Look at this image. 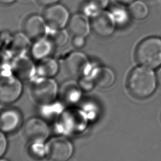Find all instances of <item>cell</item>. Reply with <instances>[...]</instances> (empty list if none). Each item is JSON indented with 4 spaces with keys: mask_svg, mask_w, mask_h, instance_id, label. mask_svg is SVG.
<instances>
[{
    "mask_svg": "<svg viewBox=\"0 0 161 161\" xmlns=\"http://www.w3.org/2000/svg\"><path fill=\"white\" fill-rule=\"evenodd\" d=\"M21 134L29 143H45L50 135L47 123L42 118L33 117L27 119L23 125Z\"/></svg>",
    "mask_w": 161,
    "mask_h": 161,
    "instance_id": "obj_8",
    "label": "cell"
},
{
    "mask_svg": "<svg viewBox=\"0 0 161 161\" xmlns=\"http://www.w3.org/2000/svg\"><path fill=\"white\" fill-rule=\"evenodd\" d=\"M82 92V91L80 88L77 82L71 80L62 84L58 91V94L62 101L69 104H72L77 103L80 100Z\"/></svg>",
    "mask_w": 161,
    "mask_h": 161,
    "instance_id": "obj_16",
    "label": "cell"
},
{
    "mask_svg": "<svg viewBox=\"0 0 161 161\" xmlns=\"http://www.w3.org/2000/svg\"><path fill=\"white\" fill-rule=\"evenodd\" d=\"M42 5H52L57 3L59 0H37Z\"/></svg>",
    "mask_w": 161,
    "mask_h": 161,
    "instance_id": "obj_28",
    "label": "cell"
},
{
    "mask_svg": "<svg viewBox=\"0 0 161 161\" xmlns=\"http://www.w3.org/2000/svg\"><path fill=\"white\" fill-rule=\"evenodd\" d=\"M157 79L151 69L140 66L130 72L127 79V88L131 96L137 99H146L155 91Z\"/></svg>",
    "mask_w": 161,
    "mask_h": 161,
    "instance_id": "obj_1",
    "label": "cell"
},
{
    "mask_svg": "<svg viewBox=\"0 0 161 161\" xmlns=\"http://www.w3.org/2000/svg\"><path fill=\"white\" fill-rule=\"evenodd\" d=\"M36 69L38 76L52 78L58 73L59 65L55 59L48 57L38 60Z\"/></svg>",
    "mask_w": 161,
    "mask_h": 161,
    "instance_id": "obj_19",
    "label": "cell"
},
{
    "mask_svg": "<svg viewBox=\"0 0 161 161\" xmlns=\"http://www.w3.org/2000/svg\"><path fill=\"white\" fill-rule=\"evenodd\" d=\"M109 4V0H86L84 13L87 16L92 17L99 12L104 10Z\"/></svg>",
    "mask_w": 161,
    "mask_h": 161,
    "instance_id": "obj_21",
    "label": "cell"
},
{
    "mask_svg": "<svg viewBox=\"0 0 161 161\" xmlns=\"http://www.w3.org/2000/svg\"><path fill=\"white\" fill-rule=\"evenodd\" d=\"M50 30V39L53 44L57 47H62L65 45L69 40L68 32L63 29Z\"/></svg>",
    "mask_w": 161,
    "mask_h": 161,
    "instance_id": "obj_23",
    "label": "cell"
},
{
    "mask_svg": "<svg viewBox=\"0 0 161 161\" xmlns=\"http://www.w3.org/2000/svg\"><path fill=\"white\" fill-rule=\"evenodd\" d=\"M157 81L159 83V84L161 86V67L159 69V70H158L157 72Z\"/></svg>",
    "mask_w": 161,
    "mask_h": 161,
    "instance_id": "obj_30",
    "label": "cell"
},
{
    "mask_svg": "<svg viewBox=\"0 0 161 161\" xmlns=\"http://www.w3.org/2000/svg\"><path fill=\"white\" fill-rule=\"evenodd\" d=\"M8 148V141L4 133L0 130V158L6 153Z\"/></svg>",
    "mask_w": 161,
    "mask_h": 161,
    "instance_id": "obj_26",
    "label": "cell"
},
{
    "mask_svg": "<svg viewBox=\"0 0 161 161\" xmlns=\"http://www.w3.org/2000/svg\"><path fill=\"white\" fill-rule=\"evenodd\" d=\"M49 28L47 25L43 17L38 15H31L25 21L24 31L25 35L30 39L37 40L46 37Z\"/></svg>",
    "mask_w": 161,
    "mask_h": 161,
    "instance_id": "obj_12",
    "label": "cell"
},
{
    "mask_svg": "<svg viewBox=\"0 0 161 161\" xmlns=\"http://www.w3.org/2000/svg\"><path fill=\"white\" fill-rule=\"evenodd\" d=\"M10 67L13 74L21 81L31 80L36 74V65L24 55L15 57Z\"/></svg>",
    "mask_w": 161,
    "mask_h": 161,
    "instance_id": "obj_11",
    "label": "cell"
},
{
    "mask_svg": "<svg viewBox=\"0 0 161 161\" xmlns=\"http://www.w3.org/2000/svg\"><path fill=\"white\" fill-rule=\"evenodd\" d=\"M63 69L66 76L72 79H79L89 75L92 70L87 56L80 52L69 53L63 63Z\"/></svg>",
    "mask_w": 161,
    "mask_h": 161,
    "instance_id": "obj_6",
    "label": "cell"
},
{
    "mask_svg": "<svg viewBox=\"0 0 161 161\" xmlns=\"http://www.w3.org/2000/svg\"><path fill=\"white\" fill-rule=\"evenodd\" d=\"M117 25L123 26L126 25L131 17L128 9L122 6H114L111 11Z\"/></svg>",
    "mask_w": 161,
    "mask_h": 161,
    "instance_id": "obj_22",
    "label": "cell"
},
{
    "mask_svg": "<svg viewBox=\"0 0 161 161\" xmlns=\"http://www.w3.org/2000/svg\"><path fill=\"white\" fill-rule=\"evenodd\" d=\"M0 161H9V160H7V159H5V158H0Z\"/></svg>",
    "mask_w": 161,
    "mask_h": 161,
    "instance_id": "obj_32",
    "label": "cell"
},
{
    "mask_svg": "<svg viewBox=\"0 0 161 161\" xmlns=\"http://www.w3.org/2000/svg\"><path fill=\"white\" fill-rule=\"evenodd\" d=\"M89 75L94 86L106 89L111 87L115 81V74L113 70L108 67H97L92 69Z\"/></svg>",
    "mask_w": 161,
    "mask_h": 161,
    "instance_id": "obj_14",
    "label": "cell"
},
{
    "mask_svg": "<svg viewBox=\"0 0 161 161\" xmlns=\"http://www.w3.org/2000/svg\"><path fill=\"white\" fill-rule=\"evenodd\" d=\"M119 3L123 4H130L132 2H133L135 0H117Z\"/></svg>",
    "mask_w": 161,
    "mask_h": 161,
    "instance_id": "obj_29",
    "label": "cell"
},
{
    "mask_svg": "<svg viewBox=\"0 0 161 161\" xmlns=\"http://www.w3.org/2000/svg\"><path fill=\"white\" fill-rule=\"evenodd\" d=\"M43 18L49 30L63 29L69 21V13L62 4L50 5L44 11Z\"/></svg>",
    "mask_w": 161,
    "mask_h": 161,
    "instance_id": "obj_9",
    "label": "cell"
},
{
    "mask_svg": "<svg viewBox=\"0 0 161 161\" xmlns=\"http://www.w3.org/2000/svg\"><path fill=\"white\" fill-rule=\"evenodd\" d=\"M131 18L136 20H142L146 18L149 13L148 6L142 1L135 0L130 3L128 8Z\"/></svg>",
    "mask_w": 161,
    "mask_h": 161,
    "instance_id": "obj_20",
    "label": "cell"
},
{
    "mask_svg": "<svg viewBox=\"0 0 161 161\" xmlns=\"http://www.w3.org/2000/svg\"><path fill=\"white\" fill-rule=\"evenodd\" d=\"M116 25L113 14L109 11L103 10L91 17V29L97 35L101 37L111 36Z\"/></svg>",
    "mask_w": 161,
    "mask_h": 161,
    "instance_id": "obj_10",
    "label": "cell"
},
{
    "mask_svg": "<svg viewBox=\"0 0 161 161\" xmlns=\"http://www.w3.org/2000/svg\"><path fill=\"white\" fill-rule=\"evenodd\" d=\"M136 61L141 65L155 69L161 65V38L150 36L137 45L135 53Z\"/></svg>",
    "mask_w": 161,
    "mask_h": 161,
    "instance_id": "obj_2",
    "label": "cell"
},
{
    "mask_svg": "<svg viewBox=\"0 0 161 161\" xmlns=\"http://www.w3.org/2000/svg\"><path fill=\"white\" fill-rule=\"evenodd\" d=\"M88 119L84 110L70 108L62 111L58 116L57 126L61 133L79 134L86 128Z\"/></svg>",
    "mask_w": 161,
    "mask_h": 161,
    "instance_id": "obj_5",
    "label": "cell"
},
{
    "mask_svg": "<svg viewBox=\"0 0 161 161\" xmlns=\"http://www.w3.org/2000/svg\"><path fill=\"white\" fill-rule=\"evenodd\" d=\"M14 1V0H0V3L8 4H10V3H13Z\"/></svg>",
    "mask_w": 161,
    "mask_h": 161,
    "instance_id": "obj_31",
    "label": "cell"
},
{
    "mask_svg": "<svg viewBox=\"0 0 161 161\" xmlns=\"http://www.w3.org/2000/svg\"><path fill=\"white\" fill-rule=\"evenodd\" d=\"M30 40L25 33H16L12 38L9 45L8 51L10 55L14 58L23 55L31 47Z\"/></svg>",
    "mask_w": 161,
    "mask_h": 161,
    "instance_id": "obj_17",
    "label": "cell"
},
{
    "mask_svg": "<svg viewBox=\"0 0 161 161\" xmlns=\"http://www.w3.org/2000/svg\"><path fill=\"white\" fill-rule=\"evenodd\" d=\"M53 43L50 38L44 37L35 40L30 47L32 57L37 60L49 57L53 48Z\"/></svg>",
    "mask_w": 161,
    "mask_h": 161,
    "instance_id": "obj_18",
    "label": "cell"
},
{
    "mask_svg": "<svg viewBox=\"0 0 161 161\" xmlns=\"http://www.w3.org/2000/svg\"><path fill=\"white\" fill-rule=\"evenodd\" d=\"M69 29L74 36L86 38L91 29V22L84 14H75L69 19Z\"/></svg>",
    "mask_w": 161,
    "mask_h": 161,
    "instance_id": "obj_15",
    "label": "cell"
},
{
    "mask_svg": "<svg viewBox=\"0 0 161 161\" xmlns=\"http://www.w3.org/2000/svg\"><path fill=\"white\" fill-rule=\"evenodd\" d=\"M72 43L75 48H80L85 45V38L79 36H74Z\"/></svg>",
    "mask_w": 161,
    "mask_h": 161,
    "instance_id": "obj_27",
    "label": "cell"
},
{
    "mask_svg": "<svg viewBox=\"0 0 161 161\" xmlns=\"http://www.w3.org/2000/svg\"><path fill=\"white\" fill-rule=\"evenodd\" d=\"M46 157L50 161H67L73 153L72 143L62 136H55L45 143Z\"/></svg>",
    "mask_w": 161,
    "mask_h": 161,
    "instance_id": "obj_7",
    "label": "cell"
},
{
    "mask_svg": "<svg viewBox=\"0 0 161 161\" xmlns=\"http://www.w3.org/2000/svg\"><path fill=\"white\" fill-rule=\"evenodd\" d=\"M77 83L82 91H91L92 88L95 86L89 74L84 75L79 79Z\"/></svg>",
    "mask_w": 161,
    "mask_h": 161,
    "instance_id": "obj_25",
    "label": "cell"
},
{
    "mask_svg": "<svg viewBox=\"0 0 161 161\" xmlns=\"http://www.w3.org/2000/svg\"><path fill=\"white\" fill-rule=\"evenodd\" d=\"M28 152L33 158H42L46 157L45 144L44 143H30Z\"/></svg>",
    "mask_w": 161,
    "mask_h": 161,
    "instance_id": "obj_24",
    "label": "cell"
},
{
    "mask_svg": "<svg viewBox=\"0 0 161 161\" xmlns=\"http://www.w3.org/2000/svg\"><path fill=\"white\" fill-rule=\"evenodd\" d=\"M21 80L13 73L11 67H0V104L15 102L21 95Z\"/></svg>",
    "mask_w": 161,
    "mask_h": 161,
    "instance_id": "obj_4",
    "label": "cell"
},
{
    "mask_svg": "<svg viewBox=\"0 0 161 161\" xmlns=\"http://www.w3.org/2000/svg\"><path fill=\"white\" fill-rule=\"evenodd\" d=\"M21 120L18 109L13 108L3 109L0 112V130L4 133L13 132L20 126Z\"/></svg>",
    "mask_w": 161,
    "mask_h": 161,
    "instance_id": "obj_13",
    "label": "cell"
},
{
    "mask_svg": "<svg viewBox=\"0 0 161 161\" xmlns=\"http://www.w3.org/2000/svg\"><path fill=\"white\" fill-rule=\"evenodd\" d=\"M58 91L57 83L50 77L38 76L33 78L29 87L31 99L41 106L53 103L58 94Z\"/></svg>",
    "mask_w": 161,
    "mask_h": 161,
    "instance_id": "obj_3",
    "label": "cell"
}]
</instances>
